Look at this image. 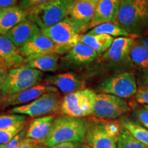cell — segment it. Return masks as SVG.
Listing matches in <instances>:
<instances>
[{
  "mask_svg": "<svg viewBox=\"0 0 148 148\" xmlns=\"http://www.w3.org/2000/svg\"><path fill=\"white\" fill-rule=\"evenodd\" d=\"M88 123V121L84 118L65 114L56 116L43 145L51 147L62 143H84Z\"/></svg>",
  "mask_w": 148,
  "mask_h": 148,
  "instance_id": "obj_1",
  "label": "cell"
},
{
  "mask_svg": "<svg viewBox=\"0 0 148 148\" xmlns=\"http://www.w3.org/2000/svg\"><path fill=\"white\" fill-rule=\"evenodd\" d=\"M116 23L132 36L145 34L148 29V0L120 1Z\"/></svg>",
  "mask_w": 148,
  "mask_h": 148,
  "instance_id": "obj_2",
  "label": "cell"
},
{
  "mask_svg": "<svg viewBox=\"0 0 148 148\" xmlns=\"http://www.w3.org/2000/svg\"><path fill=\"white\" fill-rule=\"evenodd\" d=\"M73 0H51L29 9L27 19L34 23L40 29L59 23L68 16Z\"/></svg>",
  "mask_w": 148,
  "mask_h": 148,
  "instance_id": "obj_3",
  "label": "cell"
},
{
  "mask_svg": "<svg viewBox=\"0 0 148 148\" xmlns=\"http://www.w3.org/2000/svg\"><path fill=\"white\" fill-rule=\"evenodd\" d=\"M43 73L38 70L23 65L9 70L8 75L0 82V90L5 95L23 91L38 85Z\"/></svg>",
  "mask_w": 148,
  "mask_h": 148,
  "instance_id": "obj_4",
  "label": "cell"
},
{
  "mask_svg": "<svg viewBox=\"0 0 148 148\" xmlns=\"http://www.w3.org/2000/svg\"><path fill=\"white\" fill-rule=\"evenodd\" d=\"M96 96V92L90 88L67 94L62 99L60 112L73 117L89 116L93 114Z\"/></svg>",
  "mask_w": 148,
  "mask_h": 148,
  "instance_id": "obj_5",
  "label": "cell"
},
{
  "mask_svg": "<svg viewBox=\"0 0 148 148\" xmlns=\"http://www.w3.org/2000/svg\"><path fill=\"white\" fill-rule=\"evenodd\" d=\"M62 99L58 92H47L32 102L14 107L9 112L10 114L27 115L31 117L56 113L60 112Z\"/></svg>",
  "mask_w": 148,
  "mask_h": 148,
  "instance_id": "obj_6",
  "label": "cell"
},
{
  "mask_svg": "<svg viewBox=\"0 0 148 148\" xmlns=\"http://www.w3.org/2000/svg\"><path fill=\"white\" fill-rule=\"evenodd\" d=\"M97 90L101 93L110 94L123 99L134 96L138 88L134 74L123 72L103 79L98 85Z\"/></svg>",
  "mask_w": 148,
  "mask_h": 148,
  "instance_id": "obj_7",
  "label": "cell"
},
{
  "mask_svg": "<svg viewBox=\"0 0 148 148\" xmlns=\"http://www.w3.org/2000/svg\"><path fill=\"white\" fill-rule=\"evenodd\" d=\"M41 33L55 44L69 51L72 47L79 42L82 30L69 16L52 26L40 29Z\"/></svg>",
  "mask_w": 148,
  "mask_h": 148,
  "instance_id": "obj_8",
  "label": "cell"
},
{
  "mask_svg": "<svg viewBox=\"0 0 148 148\" xmlns=\"http://www.w3.org/2000/svg\"><path fill=\"white\" fill-rule=\"evenodd\" d=\"M130 107L124 99L107 93L97 94L93 115L99 119H115L124 116Z\"/></svg>",
  "mask_w": 148,
  "mask_h": 148,
  "instance_id": "obj_9",
  "label": "cell"
},
{
  "mask_svg": "<svg viewBox=\"0 0 148 148\" xmlns=\"http://www.w3.org/2000/svg\"><path fill=\"white\" fill-rule=\"evenodd\" d=\"M98 53L81 42L72 47L60 58V69L77 70L86 67L97 58Z\"/></svg>",
  "mask_w": 148,
  "mask_h": 148,
  "instance_id": "obj_10",
  "label": "cell"
},
{
  "mask_svg": "<svg viewBox=\"0 0 148 148\" xmlns=\"http://www.w3.org/2000/svg\"><path fill=\"white\" fill-rule=\"evenodd\" d=\"M85 141L89 148H117V139L108 134L103 121H88Z\"/></svg>",
  "mask_w": 148,
  "mask_h": 148,
  "instance_id": "obj_11",
  "label": "cell"
},
{
  "mask_svg": "<svg viewBox=\"0 0 148 148\" xmlns=\"http://www.w3.org/2000/svg\"><path fill=\"white\" fill-rule=\"evenodd\" d=\"M18 50L24 58L30 55L42 53H57L61 56L64 55L69 51L55 44L51 39L42 34L41 31L27 43L18 48Z\"/></svg>",
  "mask_w": 148,
  "mask_h": 148,
  "instance_id": "obj_12",
  "label": "cell"
},
{
  "mask_svg": "<svg viewBox=\"0 0 148 148\" xmlns=\"http://www.w3.org/2000/svg\"><path fill=\"white\" fill-rule=\"evenodd\" d=\"M98 0H73L70 7L68 16L82 30L89 28L93 18Z\"/></svg>",
  "mask_w": 148,
  "mask_h": 148,
  "instance_id": "obj_13",
  "label": "cell"
},
{
  "mask_svg": "<svg viewBox=\"0 0 148 148\" xmlns=\"http://www.w3.org/2000/svg\"><path fill=\"white\" fill-rule=\"evenodd\" d=\"M58 92L54 86L48 84H38L29 88L23 91L5 95L3 103V108L8 106H18L27 104L38 99L40 96L47 92Z\"/></svg>",
  "mask_w": 148,
  "mask_h": 148,
  "instance_id": "obj_14",
  "label": "cell"
},
{
  "mask_svg": "<svg viewBox=\"0 0 148 148\" xmlns=\"http://www.w3.org/2000/svg\"><path fill=\"white\" fill-rule=\"evenodd\" d=\"M44 81L66 95L85 88L84 81L73 71L48 75Z\"/></svg>",
  "mask_w": 148,
  "mask_h": 148,
  "instance_id": "obj_15",
  "label": "cell"
},
{
  "mask_svg": "<svg viewBox=\"0 0 148 148\" xmlns=\"http://www.w3.org/2000/svg\"><path fill=\"white\" fill-rule=\"evenodd\" d=\"M119 4V0H99L89 27L105 23H116Z\"/></svg>",
  "mask_w": 148,
  "mask_h": 148,
  "instance_id": "obj_16",
  "label": "cell"
},
{
  "mask_svg": "<svg viewBox=\"0 0 148 148\" xmlns=\"http://www.w3.org/2000/svg\"><path fill=\"white\" fill-rule=\"evenodd\" d=\"M132 37H117L114 38L112 45L101 57L103 61L110 62H120L129 58V53L134 43Z\"/></svg>",
  "mask_w": 148,
  "mask_h": 148,
  "instance_id": "obj_17",
  "label": "cell"
},
{
  "mask_svg": "<svg viewBox=\"0 0 148 148\" xmlns=\"http://www.w3.org/2000/svg\"><path fill=\"white\" fill-rule=\"evenodd\" d=\"M40 33V29L34 23L25 19L10 29L5 36L18 48L27 43L29 40Z\"/></svg>",
  "mask_w": 148,
  "mask_h": 148,
  "instance_id": "obj_18",
  "label": "cell"
},
{
  "mask_svg": "<svg viewBox=\"0 0 148 148\" xmlns=\"http://www.w3.org/2000/svg\"><path fill=\"white\" fill-rule=\"evenodd\" d=\"M60 58L57 53L30 55L25 58V65L41 72H53L60 68Z\"/></svg>",
  "mask_w": 148,
  "mask_h": 148,
  "instance_id": "obj_19",
  "label": "cell"
},
{
  "mask_svg": "<svg viewBox=\"0 0 148 148\" xmlns=\"http://www.w3.org/2000/svg\"><path fill=\"white\" fill-rule=\"evenodd\" d=\"M0 58L9 69L25 65V58L18 48L5 35L0 34Z\"/></svg>",
  "mask_w": 148,
  "mask_h": 148,
  "instance_id": "obj_20",
  "label": "cell"
},
{
  "mask_svg": "<svg viewBox=\"0 0 148 148\" xmlns=\"http://www.w3.org/2000/svg\"><path fill=\"white\" fill-rule=\"evenodd\" d=\"M54 119L55 117L52 115L34 119L26 130V137L36 140L38 143L43 144L50 134Z\"/></svg>",
  "mask_w": 148,
  "mask_h": 148,
  "instance_id": "obj_21",
  "label": "cell"
},
{
  "mask_svg": "<svg viewBox=\"0 0 148 148\" xmlns=\"http://www.w3.org/2000/svg\"><path fill=\"white\" fill-rule=\"evenodd\" d=\"M26 18L27 11L22 10L18 5L3 9L0 18V34L5 35Z\"/></svg>",
  "mask_w": 148,
  "mask_h": 148,
  "instance_id": "obj_22",
  "label": "cell"
},
{
  "mask_svg": "<svg viewBox=\"0 0 148 148\" xmlns=\"http://www.w3.org/2000/svg\"><path fill=\"white\" fill-rule=\"evenodd\" d=\"M114 40L112 36L106 34H81L79 41L93 49L97 53L107 51Z\"/></svg>",
  "mask_w": 148,
  "mask_h": 148,
  "instance_id": "obj_23",
  "label": "cell"
},
{
  "mask_svg": "<svg viewBox=\"0 0 148 148\" xmlns=\"http://www.w3.org/2000/svg\"><path fill=\"white\" fill-rule=\"evenodd\" d=\"M120 123L136 140L148 147V129L127 116L120 118Z\"/></svg>",
  "mask_w": 148,
  "mask_h": 148,
  "instance_id": "obj_24",
  "label": "cell"
},
{
  "mask_svg": "<svg viewBox=\"0 0 148 148\" xmlns=\"http://www.w3.org/2000/svg\"><path fill=\"white\" fill-rule=\"evenodd\" d=\"M88 34H106L110 36L127 37L130 34L116 23H105L98 25L90 29Z\"/></svg>",
  "mask_w": 148,
  "mask_h": 148,
  "instance_id": "obj_25",
  "label": "cell"
},
{
  "mask_svg": "<svg viewBox=\"0 0 148 148\" xmlns=\"http://www.w3.org/2000/svg\"><path fill=\"white\" fill-rule=\"evenodd\" d=\"M129 58L133 63L142 68H148V49L138 42H134L129 53Z\"/></svg>",
  "mask_w": 148,
  "mask_h": 148,
  "instance_id": "obj_26",
  "label": "cell"
},
{
  "mask_svg": "<svg viewBox=\"0 0 148 148\" xmlns=\"http://www.w3.org/2000/svg\"><path fill=\"white\" fill-rule=\"evenodd\" d=\"M117 148H148L123 127L117 140Z\"/></svg>",
  "mask_w": 148,
  "mask_h": 148,
  "instance_id": "obj_27",
  "label": "cell"
},
{
  "mask_svg": "<svg viewBox=\"0 0 148 148\" xmlns=\"http://www.w3.org/2000/svg\"><path fill=\"white\" fill-rule=\"evenodd\" d=\"M25 125L26 122L24 121L8 128L0 130V144H6L13 139L16 135L23 130Z\"/></svg>",
  "mask_w": 148,
  "mask_h": 148,
  "instance_id": "obj_28",
  "label": "cell"
},
{
  "mask_svg": "<svg viewBox=\"0 0 148 148\" xmlns=\"http://www.w3.org/2000/svg\"><path fill=\"white\" fill-rule=\"evenodd\" d=\"M27 116L23 114H9L0 115V130L8 128L25 121Z\"/></svg>",
  "mask_w": 148,
  "mask_h": 148,
  "instance_id": "obj_29",
  "label": "cell"
},
{
  "mask_svg": "<svg viewBox=\"0 0 148 148\" xmlns=\"http://www.w3.org/2000/svg\"><path fill=\"white\" fill-rule=\"evenodd\" d=\"M132 117L135 121L148 129V105L134 108L132 112Z\"/></svg>",
  "mask_w": 148,
  "mask_h": 148,
  "instance_id": "obj_30",
  "label": "cell"
},
{
  "mask_svg": "<svg viewBox=\"0 0 148 148\" xmlns=\"http://www.w3.org/2000/svg\"><path fill=\"white\" fill-rule=\"evenodd\" d=\"M103 122L108 134L118 140L120 133L123 127L120 121H107L106 120V121H103Z\"/></svg>",
  "mask_w": 148,
  "mask_h": 148,
  "instance_id": "obj_31",
  "label": "cell"
},
{
  "mask_svg": "<svg viewBox=\"0 0 148 148\" xmlns=\"http://www.w3.org/2000/svg\"><path fill=\"white\" fill-rule=\"evenodd\" d=\"M49 1L51 0H20V2L18 5L22 10H27L33 7L48 2Z\"/></svg>",
  "mask_w": 148,
  "mask_h": 148,
  "instance_id": "obj_32",
  "label": "cell"
},
{
  "mask_svg": "<svg viewBox=\"0 0 148 148\" xmlns=\"http://www.w3.org/2000/svg\"><path fill=\"white\" fill-rule=\"evenodd\" d=\"M135 99L138 103L148 105V87L140 86L135 95Z\"/></svg>",
  "mask_w": 148,
  "mask_h": 148,
  "instance_id": "obj_33",
  "label": "cell"
},
{
  "mask_svg": "<svg viewBox=\"0 0 148 148\" xmlns=\"http://www.w3.org/2000/svg\"><path fill=\"white\" fill-rule=\"evenodd\" d=\"M25 137H26V131L23 130L19 134L16 135L13 139L11 140L8 143L5 144L4 148H18L21 140Z\"/></svg>",
  "mask_w": 148,
  "mask_h": 148,
  "instance_id": "obj_34",
  "label": "cell"
},
{
  "mask_svg": "<svg viewBox=\"0 0 148 148\" xmlns=\"http://www.w3.org/2000/svg\"><path fill=\"white\" fill-rule=\"evenodd\" d=\"M38 143L36 140L29 138H24L20 143L18 148H36Z\"/></svg>",
  "mask_w": 148,
  "mask_h": 148,
  "instance_id": "obj_35",
  "label": "cell"
},
{
  "mask_svg": "<svg viewBox=\"0 0 148 148\" xmlns=\"http://www.w3.org/2000/svg\"><path fill=\"white\" fill-rule=\"evenodd\" d=\"M20 0H0V8L4 9L18 5Z\"/></svg>",
  "mask_w": 148,
  "mask_h": 148,
  "instance_id": "obj_36",
  "label": "cell"
},
{
  "mask_svg": "<svg viewBox=\"0 0 148 148\" xmlns=\"http://www.w3.org/2000/svg\"><path fill=\"white\" fill-rule=\"evenodd\" d=\"M10 69L4 62H0V82H1L6 77Z\"/></svg>",
  "mask_w": 148,
  "mask_h": 148,
  "instance_id": "obj_37",
  "label": "cell"
},
{
  "mask_svg": "<svg viewBox=\"0 0 148 148\" xmlns=\"http://www.w3.org/2000/svg\"><path fill=\"white\" fill-rule=\"evenodd\" d=\"M79 143H62L50 148H77Z\"/></svg>",
  "mask_w": 148,
  "mask_h": 148,
  "instance_id": "obj_38",
  "label": "cell"
},
{
  "mask_svg": "<svg viewBox=\"0 0 148 148\" xmlns=\"http://www.w3.org/2000/svg\"><path fill=\"white\" fill-rule=\"evenodd\" d=\"M142 86H147L148 87V68L145 69V73H144L143 77H142Z\"/></svg>",
  "mask_w": 148,
  "mask_h": 148,
  "instance_id": "obj_39",
  "label": "cell"
},
{
  "mask_svg": "<svg viewBox=\"0 0 148 148\" xmlns=\"http://www.w3.org/2000/svg\"><path fill=\"white\" fill-rule=\"evenodd\" d=\"M138 43H140V45H143L144 47H145L148 49V36L143 37L141 38L138 41Z\"/></svg>",
  "mask_w": 148,
  "mask_h": 148,
  "instance_id": "obj_40",
  "label": "cell"
},
{
  "mask_svg": "<svg viewBox=\"0 0 148 148\" xmlns=\"http://www.w3.org/2000/svg\"><path fill=\"white\" fill-rule=\"evenodd\" d=\"M5 97V95H4V94L1 92V90H0V108H3V103Z\"/></svg>",
  "mask_w": 148,
  "mask_h": 148,
  "instance_id": "obj_41",
  "label": "cell"
},
{
  "mask_svg": "<svg viewBox=\"0 0 148 148\" xmlns=\"http://www.w3.org/2000/svg\"><path fill=\"white\" fill-rule=\"evenodd\" d=\"M77 148H89V147H88L86 143H79L78 147Z\"/></svg>",
  "mask_w": 148,
  "mask_h": 148,
  "instance_id": "obj_42",
  "label": "cell"
},
{
  "mask_svg": "<svg viewBox=\"0 0 148 148\" xmlns=\"http://www.w3.org/2000/svg\"><path fill=\"white\" fill-rule=\"evenodd\" d=\"M36 148H50V147H46V146H42V145H38V146H37Z\"/></svg>",
  "mask_w": 148,
  "mask_h": 148,
  "instance_id": "obj_43",
  "label": "cell"
},
{
  "mask_svg": "<svg viewBox=\"0 0 148 148\" xmlns=\"http://www.w3.org/2000/svg\"><path fill=\"white\" fill-rule=\"evenodd\" d=\"M5 144H0V148H4Z\"/></svg>",
  "mask_w": 148,
  "mask_h": 148,
  "instance_id": "obj_44",
  "label": "cell"
},
{
  "mask_svg": "<svg viewBox=\"0 0 148 148\" xmlns=\"http://www.w3.org/2000/svg\"><path fill=\"white\" fill-rule=\"evenodd\" d=\"M2 11H3V9L0 8V18H1V13H2Z\"/></svg>",
  "mask_w": 148,
  "mask_h": 148,
  "instance_id": "obj_45",
  "label": "cell"
},
{
  "mask_svg": "<svg viewBox=\"0 0 148 148\" xmlns=\"http://www.w3.org/2000/svg\"><path fill=\"white\" fill-rule=\"evenodd\" d=\"M3 62V61L2 59H1V58H0V62Z\"/></svg>",
  "mask_w": 148,
  "mask_h": 148,
  "instance_id": "obj_46",
  "label": "cell"
},
{
  "mask_svg": "<svg viewBox=\"0 0 148 148\" xmlns=\"http://www.w3.org/2000/svg\"><path fill=\"white\" fill-rule=\"evenodd\" d=\"M119 2H120V1H123V0H119Z\"/></svg>",
  "mask_w": 148,
  "mask_h": 148,
  "instance_id": "obj_47",
  "label": "cell"
},
{
  "mask_svg": "<svg viewBox=\"0 0 148 148\" xmlns=\"http://www.w3.org/2000/svg\"><path fill=\"white\" fill-rule=\"evenodd\" d=\"M98 1H99V0H98Z\"/></svg>",
  "mask_w": 148,
  "mask_h": 148,
  "instance_id": "obj_48",
  "label": "cell"
}]
</instances>
